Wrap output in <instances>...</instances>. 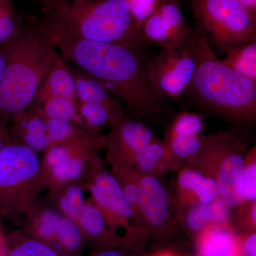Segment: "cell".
Returning a JSON list of instances; mask_svg holds the SVG:
<instances>
[{"mask_svg": "<svg viewBox=\"0 0 256 256\" xmlns=\"http://www.w3.org/2000/svg\"><path fill=\"white\" fill-rule=\"evenodd\" d=\"M38 25L64 60L97 79L133 116L150 118L160 114L162 102L146 82L142 50L68 38L41 22Z\"/></svg>", "mask_w": 256, "mask_h": 256, "instance_id": "6da1fadb", "label": "cell"}, {"mask_svg": "<svg viewBox=\"0 0 256 256\" xmlns=\"http://www.w3.org/2000/svg\"><path fill=\"white\" fill-rule=\"evenodd\" d=\"M198 65L188 92L202 109L238 124L256 118V82L218 60L206 38L194 34Z\"/></svg>", "mask_w": 256, "mask_h": 256, "instance_id": "7a4b0ae2", "label": "cell"}, {"mask_svg": "<svg viewBox=\"0 0 256 256\" xmlns=\"http://www.w3.org/2000/svg\"><path fill=\"white\" fill-rule=\"evenodd\" d=\"M41 23L68 38L139 50L146 44L126 0H74Z\"/></svg>", "mask_w": 256, "mask_h": 256, "instance_id": "3957f363", "label": "cell"}, {"mask_svg": "<svg viewBox=\"0 0 256 256\" xmlns=\"http://www.w3.org/2000/svg\"><path fill=\"white\" fill-rule=\"evenodd\" d=\"M6 66L0 84V124L6 126L34 101L55 48L38 24L0 45Z\"/></svg>", "mask_w": 256, "mask_h": 256, "instance_id": "277c9868", "label": "cell"}, {"mask_svg": "<svg viewBox=\"0 0 256 256\" xmlns=\"http://www.w3.org/2000/svg\"><path fill=\"white\" fill-rule=\"evenodd\" d=\"M45 188L38 153L12 138L0 154V215L23 227Z\"/></svg>", "mask_w": 256, "mask_h": 256, "instance_id": "5b68a950", "label": "cell"}, {"mask_svg": "<svg viewBox=\"0 0 256 256\" xmlns=\"http://www.w3.org/2000/svg\"><path fill=\"white\" fill-rule=\"evenodd\" d=\"M245 142L235 130L204 136L201 149L185 166L215 180L222 201L230 207L244 202L242 174L246 154Z\"/></svg>", "mask_w": 256, "mask_h": 256, "instance_id": "8992f818", "label": "cell"}, {"mask_svg": "<svg viewBox=\"0 0 256 256\" xmlns=\"http://www.w3.org/2000/svg\"><path fill=\"white\" fill-rule=\"evenodd\" d=\"M202 36L220 52L256 42V16L238 0H191Z\"/></svg>", "mask_w": 256, "mask_h": 256, "instance_id": "52a82bcc", "label": "cell"}, {"mask_svg": "<svg viewBox=\"0 0 256 256\" xmlns=\"http://www.w3.org/2000/svg\"><path fill=\"white\" fill-rule=\"evenodd\" d=\"M198 65L194 34L182 46L162 48L146 60V78L158 99H178L188 92Z\"/></svg>", "mask_w": 256, "mask_h": 256, "instance_id": "ba28073f", "label": "cell"}, {"mask_svg": "<svg viewBox=\"0 0 256 256\" xmlns=\"http://www.w3.org/2000/svg\"><path fill=\"white\" fill-rule=\"evenodd\" d=\"M84 182L92 202L110 226L116 229L122 227L130 234L148 230L140 226L117 178L108 169L98 153L89 162Z\"/></svg>", "mask_w": 256, "mask_h": 256, "instance_id": "9c48e42d", "label": "cell"}, {"mask_svg": "<svg viewBox=\"0 0 256 256\" xmlns=\"http://www.w3.org/2000/svg\"><path fill=\"white\" fill-rule=\"evenodd\" d=\"M106 144L107 137L100 133L87 140L50 146L42 159L47 188L84 181L90 159Z\"/></svg>", "mask_w": 256, "mask_h": 256, "instance_id": "30bf717a", "label": "cell"}, {"mask_svg": "<svg viewBox=\"0 0 256 256\" xmlns=\"http://www.w3.org/2000/svg\"><path fill=\"white\" fill-rule=\"evenodd\" d=\"M138 212L141 225L156 238H168L178 224L174 204L158 176L140 174Z\"/></svg>", "mask_w": 256, "mask_h": 256, "instance_id": "8fae6325", "label": "cell"}, {"mask_svg": "<svg viewBox=\"0 0 256 256\" xmlns=\"http://www.w3.org/2000/svg\"><path fill=\"white\" fill-rule=\"evenodd\" d=\"M141 33L146 44L162 48L182 46L192 34L182 12L180 0L162 2L143 24Z\"/></svg>", "mask_w": 256, "mask_h": 256, "instance_id": "7c38bea8", "label": "cell"}, {"mask_svg": "<svg viewBox=\"0 0 256 256\" xmlns=\"http://www.w3.org/2000/svg\"><path fill=\"white\" fill-rule=\"evenodd\" d=\"M106 137V158L111 166H133L143 148L160 140L150 128L126 116L111 126L110 132Z\"/></svg>", "mask_w": 256, "mask_h": 256, "instance_id": "4fadbf2b", "label": "cell"}, {"mask_svg": "<svg viewBox=\"0 0 256 256\" xmlns=\"http://www.w3.org/2000/svg\"><path fill=\"white\" fill-rule=\"evenodd\" d=\"M205 122L196 112L178 114L166 130L163 142L169 148L181 166H185L201 149Z\"/></svg>", "mask_w": 256, "mask_h": 256, "instance_id": "5bb4252c", "label": "cell"}, {"mask_svg": "<svg viewBox=\"0 0 256 256\" xmlns=\"http://www.w3.org/2000/svg\"><path fill=\"white\" fill-rule=\"evenodd\" d=\"M178 172L173 202L175 212L196 204L212 203L220 198L213 178L188 166H182Z\"/></svg>", "mask_w": 256, "mask_h": 256, "instance_id": "9a60e30c", "label": "cell"}, {"mask_svg": "<svg viewBox=\"0 0 256 256\" xmlns=\"http://www.w3.org/2000/svg\"><path fill=\"white\" fill-rule=\"evenodd\" d=\"M12 124L9 131L15 140L37 153L45 152L50 148L48 120L36 102H34L15 118Z\"/></svg>", "mask_w": 256, "mask_h": 256, "instance_id": "2e32d148", "label": "cell"}, {"mask_svg": "<svg viewBox=\"0 0 256 256\" xmlns=\"http://www.w3.org/2000/svg\"><path fill=\"white\" fill-rule=\"evenodd\" d=\"M194 240L198 256H242L240 235L230 222L210 224Z\"/></svg>", "mask_w": 256, "mask_h": 256, "instance_id": "e0dca14e", "label": "cell"}, {"mask_svg": "<svg viewBox=\"0 0 256 256\" xmlns=\"http://www.w3.org/2000/svg\"><path fill=\"white\" fill-rule=\"evenodd\" d=\"M55 97L76 100L72 68L56 48L52 54L50 68L42 79L34 102L42 104L50 98Z\"/></svg>", "mask_w": 256, "mask_h": 256, "instance_id": "ac0fdd59", "label": "cell"}, {"mask_svg": "<svg viewBox=\"0 0 256 256\" xmlns=\"http://www.w3.org/2000/svg\"><path fill=\"white\" fill-rule=\"evenodd\" d=\"M230 207L220 198L210 204H196L175 212L178 223L194 239L212 224L230 222Z\"/></svg>", "mask_w": 256, "mask_h": 256, "instance_id": "d6986e66", "label": "cell"}, {"mask_svg": "<svg viewBox=\"0 0 256 256\" xmlns=\"http://www.w3.org/2000/svg\"><path fill=\"white\" fill-rule=\"evenodd\" d=\"M181 166L168 146L160 140L143 148L133 165L140 174L156 176L168 172L178 171Z\"/></svg>", "mask_w": 256, "mask_h": 256, "instance_id": "ffe728a7", "label": "cell"}, {"mask_svg": "<svg viewBox=\"0 0 256 256\" xmlns=\"http://www.w3.org/2000/svg\"><path fill=\"white\" fill-rule=\"evenodd\" d=\"M72 68L77 102H94L124 112L122 104L106 90L100 82L78 67Z\"/></svg>", "mask_w": 256, "mask_h": 256, "instance_id": "44dd1931", "label": "cell"}, {"mask_svg": "<svg viewBox=\"0 0 256 256\" xmlns=\"http://www.w3.org/2000/svg\"><path fill=\"white\" fill-rule=\"evenodd\" d=\"M62 214L54 206H41V203L23 226L26 235L53 248Z\"/></svg>", "mask_w": 256, "mask_h": 256, "instance_id": "7402d4cb", "label": "cell"}, {"mask_svg": "<svg viewBox=\"0 0 256 256\" xmlns=\"http://www.w3.org/2000/svg\"><path fill=\"white\" fill-rule=\"evenodd\" d=\"M85 182H76L50 188V200L54 206L65 216L74 220L85 203Z\"/></svg>", "mask_w": 256, "mask_h": 256, "instance_id": "603a6c76", "label": "cell"}, {"mask_svg": "<svg viewBox=\"0 0 256 256\" xmlns=\"http://www.w3.org/2000/svg\"><path fill=\"white\" fill-rule=\"evenodd\" d=\"M86 244L75 220L62 215L53 248L62 256H82Z\"/></svg>", "mask_w": 256, "mask_h": 256, "instance_id": "cb8c5ba5", "label": "cell"}, {"mask_svg": "<svg viewBox=\"0 0 256 256\" xmlns=\"http://www.w3.org/2000/svg\"><path fill=\"white\" fill-rule=\"evenodd\" d=\"M78 107L85 127L98 132H100L102 128H110L124 116V112L112 110L100 104L78 102Z\"/></svg>", "mask_w": 256, "mask_h": 256, "instance_id": "d4e9b609", "label": "cell"}, {"mask_svg": "<svg viewBox=\"0 0 256 256\" xmlns=\"http://www.w3.org/2000/svg\"><path fill=\"white\" fill-rule=\"evenodd\" d=\"M2 256H62L53 248L26 235L16 234L4 240Z\"/></svg>", "mask_w": 256, "mask_h": 256, "instance_id": "484cf974", "label": "cell"}, {"mask_svg": "<svg viewBox=\"0 0 256 256\" xmlns=\"http://www.w3.org/2000/svg\"><path fill=\"white\" fill-rule=\"evenodd\" d=\"M222 62L242 76L256 82V42L229 50Z\"/></svg>", "mask_w": 256, "mask_h": 256, "instance_id": "4316f807", "label": "cell"}, {"mask_svg": "<svg viewBox=\"0 0 256 256\" xmlns=\"http://www.w3.org/2000/svg\"><path fill=\"white\" fill-rule=\"evenodd\" d=\"M38 105L46 118L70 121L86 128L79 114L78 102L76 100L62 97L50 98Z\"/></svg>", "mask_w": 256, "mask_h": 256, "instance_id": "83f0119b", "label": "cell"}, {"mask_svg": "<svg viewBox=\"0 0 256 256\" xmlns=\"http://www.w3.org/2000/svg\"><path fill=\"white\" fill-rule=\"evenodd\" d=\"M111 172L120 185L126 200L129 202L142 226L138 212L140 196V173L132 166L116 165L111 166Z\"/></svg>", "mask_w": 256, "mask_h": 256, "instance_id": "f1b7e54d", "label": "cell"}, {"mask_svg": "<svg viewBox=\"0 0 256 256\" xmlns=\"http://www.w3.org/2000/svg\"><path fill=\"white\" fill-rule=\"evenodd\" d=\"M23 28L14 0H0V45L18 36Z\"/></svg>", "mask_w": 256, "mask_h": 256, "instance_id": "f546056e", "label": "cell"}, {"mask_svg": "<svg viewBox=\"0 0 256 256\" xmlns=\"http://www.w3.org/2000/svg\"><path fill=\"white\" fill-rule=\"evenodd\" d=\"M242 192L244 202L256 201V148L246 152L242 174Z\"/></svg>", "mask_w": 256, "mask_h": 256, "instance_id": "4dcf8cb0", "label": "cell"}, {"mask_svg": "<svg viewBox=\"0 0 256 256\" xmlns=\"http://www.w3.org/2000/svg\"><path fill=\"white\" fill-rule=\"evenodd\" d=\"M237 208L230 216V223L234 229L242 230V234L256 232V201L246 202Z\"/></svg>", "mask_w": 256, "mask_h": 256, "instance_id": "1f68e13d", "label": "cell"}, {"mask_svg": "<svg viewBox=\"0 0 256 256\" xmlns=\"http://www.w3.org/2000/svg\"><path fill=\"white\" fill-rule=\"evenodd\" d=\"M131 14L136 22L142 28L143 24L154 12L162 0H126Z\"/></svg>", "mask_w": 256, "mask_h": 256, "instance_id": "d6a6232c", "label": "cell"}, {"mask_svg": "<svg viewBox=\"0 0 256 256\" xmlns=\"http://www.w3.org/2000/svg\"><path fill=\"white\" fill-rule=\"evenodd\" d=\"M242 256H256V232L240 234Z\"/></svg>", "mask_w": 256, "mask_h": 256, "instance_id": "836d02e7", "label": "cell"}, {"mask_svg": "<svg viewBox=\"0 0 256 256\" xmlns=\"http://www.w3.org/2000/svg\"><path fill=\"white\" fill-rule=\"evenodd\" d=\"M140 252L120 248L94 249L88 256H139Z\"/></svg>", "mask_w": 256, "mask_h": 256, "instance_id": "e575fe53", "label": "cell"}, {"mask_svg": "<svg viewBox=\"0 0 256 256\" xmlns=\"http://www.w3.org/2000/svg\"><path fill=\"white\" fill-rule=\"evenodd\" d=\"M46 15H50L56 11L62 5L67 4L74 0H38Z\"/></svg>", "mask_w": 256, "mask_h": 256, "instance_id": "d590c367", "label": "cell"}, {"mask_svg": "<svg viewBox=\"0 0 256 256\" xmlns=\"http://www.w3.org/2000/svg\"><path fill=\"white\" fill-rule=\"evenodd\" d=\"M11 139L12 136L9 130L4 124H0V154Z\"/></svg>", "mask_w": 256, "mask_h": 256, "instance_id": "8d00e7d4", "label": "cell"}, {"mask_svg": "<svg viewBox=\"0 0 256 256\" xmlns=\"http://www.w3.org/2000/svg\"><path fill=\"white\" fill-rule=\"evenodd\" d=\"M252 14L256 16V0H238Z\"/></svg>", "mask_w": 256, "mask_h": 256, "instance_id": "74e56055", "label": "cell"}, {"mask_svg": "<svg viewBox=\"0 0 256 256\" xmlns=\"http://www.w3.org/2000/svg\"><path fill=\"white\" fill-rule=\"evenodd\" d=\"M5 66H6V60H5L4 53L0 46V84L4 76Z\"/></svg>", "mask_w": 256, "mask_h": 256, "instance_id": "f35d334b", "label": "cell"}, {"mask_svg": "<svg viewBox=\"0 0 256 256\" xmlns=\"http://www.w3.org/2000/svg\"><path fill=\"white\" fill-rule=\"evenodd\" d=\"M150 256H176L174 254L170 252H165V250H163V252H156V254H152V255Z\"/></svg>", "mask_w": 256, "mask_h": 256, "instance_id": "ab89813d", "label": "cell"}, {"mask_svg": "<svg viewBox=\"0 0 256 256\" xmlns=\"http://www.w3.org/2000/svg\"><path fill=\"white\" fill-rule=\"evenodd\" d=\"M5 238L2 234H0V256H2L3 248H4Z\"/></svg>", "mask_w": 256, "mask_h": 256, "instance_id": "60d3db41", "label": "cell"}, {"mask_svg": "<svg viewBox=\"0 0 256 256\" xmlns=\"http://www.w3.org/2000/svg\"><path fill=\"white\" fill-rule=\"evenodd\" d=\"M2 232L1 226H0V232Z\"/></svg>", "mask_w": 256, "mask_h": 256, "instance_id": "b9f144b4", "label": "cell"}, {"mask_svg": "<svg viewBox=\"0 0 256 256\" xmlns=\"http://www.w3.org/2000/svg\"><path fill=\"white\" fill-rule=\"evenodd\" d=\"M162 1H166V0H162Z\"/></svg>", "mask_w": 256, "mask_h": 256, "instance_id": "7bdbcfd3", "label": "cell"}]
</instances>
